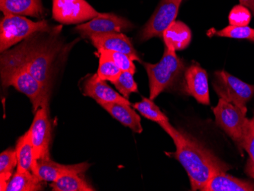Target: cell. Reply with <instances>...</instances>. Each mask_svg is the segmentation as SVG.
<instances>
[{
	"label": "cell",
	"instance_id": "obj_1",
	"mask_svg": "<svg viewBox=\"0 0 254 191\" xmlns=\"http://www.w3.org/2000/svg\"><path fill=\"white\" fill-rule=\"evenodd\" d=\"M158 124L175 142L176 151L171 155L186 170L192 191H202L214 175L232 169L231 165L221 160L197 139L185 131L174 127L169 121H160Z\"/></svg>",
	"mask_w": 254,
	"mask_h": 191
},
{
	"label": "cell",
	"instance_id": "obj_2",
	"mask_svg": "<svg viewBox=\"0 0 254 191\" xmlns=\"http://www.w3.org/2000/svg\"><path fill=\"white\" fill-rule=\"evenodd\" d=\"M60 32L61 30L56 31L48 39L31 38L34 35H31L23 44L11 51L26 66L30 73L48 90L52 76L54 62L61 51V43L57 41L55 37V35Z\"/></svg>",
	"mask_w": 254,
	"mask_h": 191
},
{
	"label": "cell",
	"instance_id": "obj_3",
	"mask_svg": "<svg viewBox=\"0 0 254 191\" xmlns=\"http://www.w3.org/2000/svg\"><path fill=\"white\" fill-rule=\"evenodd\" d=\"M1 82L5 88L13 86L25 94L32 104L34 114L49 98V90L30 73L26 66L11 51L1 54Z\"/></svg>",
	"mask_w": 254,
	"mask_h": 191
},
{
	"label": "cell",
	"instance_id": "obj_4",
	"mask_svg": "<svg viewBox=\"0 0 254 191\" xmlns=\"http://www.w3.org/2000/svg\"><path fill=\"white\" fill-rule=\"evenodd\" d=\"M143 65L149 80V98L152 101L175 85L186 70L184 63L178 58L176 51L166 47L158 64L144 63Z\"/></svg>",
	"mask_w": 254,
	"mask_h": 191
},
{
	"label": "cell",
	"instance_id": "obj_5",
	"mask_svg": "<svg viewBox=\"0 0 254 191\" xmlns=\"http://www.w3.org/2000/svg\"><path fill=\"white\" fill-rule=\"evenodd\" d=\"M46 20L33 21L25 17L16 15H4L0 21V52L8 51L21 41L31 35L41 32L55 31Z\"/></svg>",
	"mask_w": 254,
	"mask_h": 191
},
{
	"label": "cell",
	"instance_id": "obj_6",
	"mask_svg": "<svg viewBox=\"0 0 254 191\" xmlns=\"http://www.w3.org/2000/svg\"><path fill=\"white\" fill-rule=\"evenodd\" d=\"M212 86L219 98L248 112L247 104L254 95V85L243 82L225 70L214 73Z\"/></svg>",
	"mask_w": 254,
	"mask_h": 191
},
{
	"label": "cell",
	"instance_id": "obj_7",
	"mask_svg": "<svg viewBox=\"0 0 254 191\" xmlns=\"http://www.w3.org/2000/svg\"><path fill=\"white\" fill-rule=\"evenodd\" d=\"M212 110L216 125L228 134V136L236 144L240 152L242 153L245 127L248 120L246 111L221 98Z\"/></svg>",
	"mask_w": 254,
	"mask_h": 191
},
{
	"label": "cell",
	"instance_id": "obj_8",
	"mask_svg": "<svg viewBox=\"0 0 254 191\" xmlns=\"http://www.w3.org/2000/svg\"><path fill=\"white\" fill-rule=\"evenodd\" d=\"M182 0H161L152 17L139 34L142 42L158 37L163 38L165 30L176 21Z\"/></svg>",
	"mask_w": 254,
	"mask_h": 191
},
{
	"label": "cell",
	"instance_id": "obj_9",
	"mask_svg": "<svg viewBox=\"0 0 254 191\" xmlns=\"http://www.w3.org/2000/svg\"><path fill=\"white\" fill-rule=\"evenodd\" d=\"M48 111V100L45 101L34 114V121L28 130L36 162L40 159L50 158L51 126Z\"/></svg>",
	"mask_w": 254,
	"mask_h": 191
},
{
	"label": "cell",
	"instance_id": "obj_10",
	"mask_svg": "<svg viewBox=\"0 0 254 191\" xmlns=\"http://www.w3.org/2000/svg\"><path fill=\"white\" fill-rule=\"evenodd\" d=\"M99 13L85 0H53V18L60 23H81Z\"/></svg>",
	"mask_w": 254,
	"mask_h": 191
},
{
	"label": "cell",
	"instance_id": "obj_11",
	"mask_svg": "<svg viewBox=\"0 0 254 191\" xmlns=\"http://www.w3.org/2000/svg\"><path fill=\"white\" fill-rule=\"evenodd\" d=\"M133 28L129 20L115 14L99 13L98 16L87 23L77 25L75 31L82 38H89L91 35L121 33Z\"/></svg>",
	"mask_w": 254,
	"mask_h": 191
},
{
	"label": "cell",
	"instance_id": "obj_12",
	"mask_svg": "<svg viewBox=\"0 0 254 191\" xmlns=\"http://www.w3.org/2000/svg\"><path fill=\"white\" fill-rule=\"evenodd\" d=\"M184 89L199 103L210 105L209 82L206 71L199 64H192L184 72Z\"/></svg>",
	"mask_w": 254,
	"mask_h": 191
},
{
	"label": "cell",
	"instance_id": "obj_13",
	"mask_svg": "<svg viewBox=\"0 0 254 191\" xmlns=\"http://www.w3.org/2000/svg\"><path fill=\"white\" fill-rule=\"evenodd\" d=\"M88 38L98 51L123 53L130 57L133 61L141 62L140 58L130 40L122 33L91 35Z\"/></svg>",
	"mask_w": 254,
	"mask_h": 191
},
{
	"label": "cell",
	"instance_id": "obj_14",
	"mask_svg": "<svg viewBox=\"0 0 254 191\" xmlns=\"http://www.w3.org/2000/svg\"><path fill=\"white\" fill-rule=\"evenodd\" d=\"M91 165L87 162L75 164V165H63L51 160V157L47 159H40L37 162L34 175L45 182H54L56 180L71 174L83 175Z\"/></svg>",
	"mask_w": 254,
	"mask_h": 191
},
{
	"label": "cell",
	"instance_id": "obj_15",
	"mask_svg": "<svg viewBox=\"0 0 254 191\" xmlns=\"http://www.w3.org/2000/svg\"><path fill=\"white\" fill-rule=\"evenodd\" d=\"M83 94L96 101L99 105L101 103H121L131 105L129 100L120 95L113 89L106 81L102 80L98 74L88 77L84 82Z\"/></svg>",
	"mask_w": 254,
	"mask_h": 191
},
{
	"label": "cell",
	"instance_id": "obj_16",
	"mask_svg": "<svg viewBox=\"0 0 254 191\" xmlns=\"http://www.w3.org/2000/svg\"><path fill=\"white\" fill-rule=\"evenodd\" d=\"M4 15H28L41 18L44 15L42 0H0Z\"/></svg>",
	"mask_w": 254,
	"mask_h": 191
},
{
	"label": "cell",
	"instance_id": "obj_17",
	"mask_svg": "<svg viewBox=\"0 0 254 191\" xmlns=\"http://www.w3.org/2000/svg\"><path fill=\"white\" fill-rule=\"evenodd\" d=\"M162 39L168 49L183 51L190 44L192 33L186 24L181 21H175L165 30Z\"/></svg>",
	"mask_w": 254,
	"mask_h": 191
},
{
	"label": "cell",
	"instance_id": "obj_18",
	"mask_svg": "<svg viewBox=\"0 0 254 191\" xmlns=\"http://www.w3.org/2000/svg\"><path fill=\"white\" fill-rule=\"evenodd\" d=\"M105 111L118 120L123 125L130 128L133 132L141 133L143 130L141 125V118L130 105L121 103L99 104Z\"/></svg>",
	"mask_w": 254,
	"mask_h": 191
},
{
	"label": "cell",
	"instance_id": "obj_19",
	"mask_svg": "<svg viewBox=\"0 0 254 191\" xmlns=\"http://www.w3.org/2000/svg\"><path fill=\"white\" fill-rule=\"evenodd\" d=\"M202 191H254V184L221 172L209 180Z\"/></svg>",
	"mask_w": 254,
	"mask_h": 191
},
{
	"label": "cell",
	"instance_id": "obj_20",
	"mask_svg": "<svg viewBox=\"0 0 254 191\" xmlns=\"http://www.w3.org/2000/svg\"><path fill=\"white\" fill-rule=\"evenodd\" d=\"M15 151L18 159L17 171L30 172L34 174L37 162L28 131L17 141Z\"/></svg>",
	"mask_w": 254,
	"mask_h": 191
},
{
	"label": "cell",
	"instance_id": "obj_21",
	"mask_svg": "<svg viewBox=\"0 0 254 191\" xmlns=\"http://www.w3.org/2000/svg\"><path fill=\"white\" fill-rule=\"evenodd\" d=\"M44 182L32 172L16 171L8 182L5 191H43Z\"/></svg>",
	"mask_w": 254,
	"mask_h": 191
},
{
	"label": "cell",
	"instance_id": "obj_22",
	"mask_svg": "<svg viewBox=\"0 0 254 191\" xmlns=\"http://www.w3.org/2000/svg\"><path fill=\"white\" fill-rule=\"evenodd\" d=\"M82 174H71L61 177L51 184L54 191H95L85 178Z\"/></svg>",
	"mask_w": 254,
	"mask_h": 191
},
{
	"label": "cell",
	"instance_id": "obj_23",
	"mask_svg": "<svg viewBox=\"0 0 254 191\" xmlns=\"http://www.w3.org/2000/svg\"><path fill=\"white\" fill-rule=\"evenodd\" d=\"M18 165L16 151L9 149L0 154V191H5L14 168Z\"/></svg>",
	"mask_w": 254,
	"mask_h": 191
},
{
	"label": "cell",
	"instance_id": "obj_24",
	"mask_svg": "<svg viewBox=\"0 0 254 191\" xmlns=\"http://www.w3.org/2000/svg\"><path fill=\"white\" fill-rule=\"evenodd\" d=\"M244 150L249 155L245 172L254 179V118L248 119L245 127Z\"/></svg>",
	"mask_w": 254,
	"mask_h": 191
},
{
	"label": "cell",
	"instance_id": "obj_25",
	"mask_svg": "<svg viewBox=\"0 0 254 191\" xmlns=\"http://www.w3.org/2000/svg\"><path fill=\"white\" fill-rule=\"evenodd\" d=\"M137 111L150 121L158 123L160 121H169L168 117L161 112L160 108L150 98H143L142 101L132 105Z\"/></svg>",
	"mask_w": 254,
	"mask_h": 191
},
{
	"label": "cell",
	"instance_id": "obj_26",
	"mask_svg": "<svg viewBox=\"0 0 254 191\" xmlns=\"http://www.w3.org/2000/svg\"><path fill=\"white\" fill-rule=\"evenodd\" d=\"M209 33H211L212 35H217L218 37L245 39L254 42V28L249 26H233L229 25L219 31L212 28Z\"/></svg>",
	"mask_w": 254,
	"mask_h": 191
},
{
	"label": "cell",
	"instance_id": "obj_27",
	"mask_svg": "<svg viewBox=\"0 0 254 191\" xmlns=\"http://www.w3.org/2000/svg\"><path fill=\"white\" fill-rule=\"evenodd\" d=\"M98 53L100 54L99 66L97 74L102 80L110 81L113 83L118 79L122 71L108 56L101 52Z\"/></svg>",
	"mask_w": 254,
	"mask_h": 191
},
{
	"label": "cell",
	"instance_id": "obj_28",
	"mask_svg": "<svg viewBox=\"0 0 254 191\" xmlns=\"http://www.w3.org/2000/svg\"><path fill=\"white\" fill-rule=\"evenodd\" d=\"M133 75L132 72L128 71H122L118 79L113 82L118 92H121V95L127 99H129L131 94L138 92V86L134 79Z\"/></svg>",
	"mask_w": 254,
	"mask_h": 191
},
{
	"label": "cell",
	"instance_id": "obj_29",
	"mask_svg": "<svg viewBox=\"0 0 254 191\" xmlns=\"http://www.w3.org/2000/svg\"><path fill=\"white\" fill-rule=\"evenodd\" d=\"M252 18L251 11L244 5H237L232 8L228 15L230 25L248 26Z\"/></svg>",
	"mask_w": 254,
	"mask_h": 191
},
{
	"label": "cell",
	"instance_id": "obj_30",
	"mask_svg": "<svg viewBox=\"0 0 254 191\" xmlns=\"http://www.w3.org/2000/svg\"><path fill=\"white\" fill-rule=\"evenodd\" d=\"M98 52L103 53L108 56L121 71H128L132 74L135 73V65L134 64V61L127 54L108 51H98Z\"/></svg>",
	"mask_w": 254,
	"mask_h": 191
},
{
	"label": "cell",
	"instance_id": "obj_31",
	"mask_svg": "<svg viewBox=\"0 0 254 191\" xmlns=\"http://www.w3.org/2000/svg\"><path fill=\"white\" fill-rule=\"evenodd\" d=\"M240 4L248 8L254 16V0H239Z\"/></svg>",
	"mask_w": 254,
	"mask_h": 191
}]
</instances>
